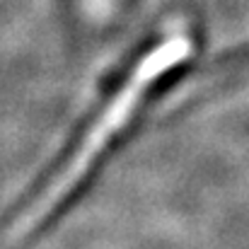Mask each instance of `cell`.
I'll return each instance as SVG.
<instances>
[{
	"label": "cell",
	"instance_id": "6da1fadb",
	"mask_svg": "<svg viewBox=\"0 0 249 249\" xmlns=\"http://www.w3.org/2000/svg\"><path fill=\"white\" fill-rule=\"evenodd\" d=\"M191 49H194V39L186 29V34H169L165 39H160L150 51H145L136 61L128 78L121 83V87L114 92V97L104 104V109L94 119V124L87 128V133L83 136L75 153L71 155V160L56 174V179L41 191V196L19 215L17 225L10 230V237L19 240L29 230H34L83 181L85 174L99 160V155L116 141V136L138 114L143 99L158 87V80L174 73V68L184 58H189Z\"/></svg>",
	"mask_w": 249,
	"mask_h": 249
},
{
	"label": "cell",
	"instance_id": "7a4b0ae2",
	"mask_svg": "<svg viewBox=\"0 0 249 249\" xmlns=\"http://www.w3.org/2000/svg\"><path fill=\"white\" fill-rule=\"evenodd\" d=\"M116 2L119 0H83V7L92 19L104 22V19H109L116 12Z\"/></svg>",
	"mask_w": 249,
	"mask_h": 249
}]
</instances>
